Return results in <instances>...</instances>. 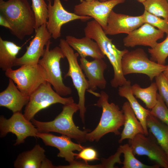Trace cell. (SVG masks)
Returning <instances> with one entry per match:
<instances>
[{"mask_svg":"<svg viewBox=\"0 0 168 168\" xmlns=\"http://www.w3.org/2000/svg\"><path fill=\"white\" fill-rule=\"evenodd\" d=\"M15 83L9 78L6 88L0 93V106L5 107L13 113L20 112L29 101L30 97L24 95Z\"/></svg>","mask_w":168,"mask_h":168,"instance_id":"d6986e66","label":"cell"},{"mask_svg":"<svg viewBox=\"0 0 168 168\" xmlns=\"http://www.w3.org/2000/svg\"><path fill=\"white\" fill-rule=\"evenodd\" d=\"M64 1H67L68 0H63Z\"/></svg>","mask_w":168,"mask_h":168,"instance_id":"7bdbcfd3","label":"cell"},{"mask_svg":"<svg viewBox=\"0 0 168 168\" xmlns=\"http://www.w3.org/2000/svg\"><path fill=\"white\" fill-rule=\"evenodd\" d=\"M144 23L156 27L166 35H168V19H162L144 10L142 14Z\"/></svg>","mask_w":168,"mask_h":168,"instance_id":"1f68e13d","label":"cell"},{"mask_svg":"<svg viewBox=\"0 0 168 168\" xmlns=\"http://www.w3.org/2000/svg\"><path fill=\"white\" fill-rule=\"evenodd\" d=\"M163 73L165 76L168 79V65H167V68L166 70L163 72Z\"/></svg>","mask_w":168,"mask_h":168,"instance_id":"f35d334b","label":"cell"},{"mask_svg":"<svg viewBox=\"0 0 168 168\" xmlns=\"http://www.w3.org/2000/svg\"><path fill=\"white\" fill-rule=\"evenodd\" d=\"M126 0H110L100 2L85 0L75 6L74 13L83 16H89L94 19L104 30L107 26L108 17L113 9L116 5L124 2Z\"/></svg>","mask_w":168,"mask_h":168,"instance_id":"7c38bea8","label":"cell"},{"mask_svg":"<svg viewBox=\"0 0 168 168\" xmlns=\"http://www.w3.org/2000/svg\"><path fill=\"white\" fill-rule=\"evenodd\" d=\"M78 110V104L74 102L63 105L62 111L52 121L42 122L33 118L30 121L39 132H56L74 139L79 143L85 142L87 141L86 134L89 130H80L73 119L74 114Z\"/></svg>","mask_w":168,"mask_h":168,"instance_id":"3957f363","label":"cell"},{"mask_svg":"<svg viewBox=\"0 0 168 168\" xmlns=\"http://www.w3.org/2000/svg\"><path fill=\"white\" fill-rule=\"evenodd\" d=\"M122 154L121 151L119 147L116 152L108 158L103 159L102 160V164L105 168H115L114 165L115 163L119 164H122L120 158V156Z\"/></svg>","mask_w":168,"mask_h":168,"instance_id":"e575fe53","label":"cell"},{"mask_svg":"<svg viewBox=\"0 0 168 168\" xmlns=\"http://www.w3.org/2000/svg\"><path fill=\"white\" fill-rule=\"evenodd\" d=\"M46 0L48 2H51V1H52V0Z\"/></svg>","mask_w":168,"mask_h":168,"instance_id":"b9f144b4","label":"cell"},{"mask_svg":"<svg viewBox=\"0 0 168 168\" xmlns=\"http://www.w3.org/2000/svg\"><path fill=\"white\" fill-rule=\"evenodd\" d=\"M121 66L124 76L143 74L147 76L151 81L167 68V65H161L149 59L145 51L140 48L126 53L122 57Z\"/></svg>","mask_w":168,"mask_h":168,"instance_id":"52a82bcc","label":"cell"},{"mask_svg":"<svg viewBox=\"0 0 168 168\" xmlns=\"http://www.w3.org/2000/svg\"><path fill=\"white\" fill-rule=\"evenodd\" d=\"M52 86L49 82H46L42 84L30 96L23 114L27 120L30 121L38 112L52 105L58 103L65 105L74 102L72 97H63Z\"/></svg>","mask_w":168,"mask_h":168,"instance_id":"9c48e42d","label":"cell"},{"mask_svg":"<svg viewBox=\"0 0 168 168\" xmlns=\"http://www.w3.org/2000/svg\"><path fill=\"white\" fill-rule=\"evenodd\" d=\"M48 20L46 24L47 29L52 37L57 39L61 35L62 26L69 22L80 19L86 21L92 18L89 16L77 15L68 12L63 7L60 0H54V4L48 2Z\"/></svg>","mask_w":168,"mask_h":168,"instance_id":"4fadbf2b","label":"cell"},{"mask_svg":"<svg viewBox=\"0 0 168 168\" xmlns=\"http://www.w3.org/2000/svg\"><path fill=\"white\" fill-rule=\"evenodd\" d=\"M129 142L134 155L147 156L160 167L168 168L167 156L150 132L147 136L138 133Z\"/></svg>","mask_w":168,"mask_h":168,"instance_id":"30bf717a","label":"cell"},{"mask_svg":"<svg viewBox=\"0 0 168 168\" xmlns=\"http://www.w3.org/2000/svg\"><path fill=\"white\" fill-rule=\"evenodd\" d=\"M131 90L135 97L142 100L148 109H152L157 101L158 90L156 82L152 83L148 87L141 88L138 84L131 86Z\"/></svg>","mask_w":168,"mask_h":168,"instance_id":"484cf974","label":"cell"},{"mask_svg":"<svg viewBox=\"0 0 168 168\" xmlns=\"http://www.w3.org/2000/svg\"><path fill=\"white\" fill-rule=\"evenodd\" d=\"M150 54V59L158 64L165 65L166 60L168 57V35L162 42L157 43L154 47L148 49Z\"/></svg>","mask_w":168,"mask_h":168,"instance_id":"f1b7e54d","label":"cell"},{"mask_svg":"<svg viewBox=\"0 0 168 168\" xmlns=\"http://www.w3.org/2000/svg\"><path fill=\"white\" fill-rule=\"evenodd\" d=\"M118 94L120 96L126 98L136 116L141 123L144 132L147 136L149 132L146 124L147 117L150 114V110L141 105L133 94L131 90V82L128 80L126 84L119 87Z\"/></svg>","mask_w":168,"mask_h":168,"instance_id":"7402d4cb","label":"cell"},{"mask_svg":"<svg viewBox=\"0 0 168 168\" xmlns=\"http://www.w3.org/2000/svg\"><path fill=\"white\" fill-rule=\"evenodd\" d=\"M5 75L13 81L24 95L29 97L42 84L49 82L45 70L38 63L23 65L16 70L8 69Z\"/></svg>","mask_w":168,"mask_h":168,"instance_id":"5b68a950","label":"cell"},{"mask_svg":"<svg viewBox=\"0 0 168 168\" xmlns=\"http://www.w3.org/2000/svg\"><path fill=\"white\" fill-rule=\"evenodd\" d=\"M35 31L34 37L27 47L25 53L21 57L17 58L15 66L37 64L40 57L43 55L44 47L50 40L51 35L48 31L46 24L42 25Z\"/></svg>","mask_w":168,"mask_h":168,"instance_id":"5bb4252c","label":"cell"},{"mask_svg":"<svg viewBox=\"0 0 168 168\" xmlns=\"http://www.w3.org/2000/svg\"><path fill=\"white\" fill-rule=\"evenodd\" d=\"M168 1V0H167Z\"/></svg>","mask_w":168,"mask_h":168,"instance_id":"ee69618b","label":"cell"},{"mask_svg":"<svg viewBox=\"0 0 168 168\" xmlns=\"http://www.w3.org/2000/svg\"><path fill=\"white\" fill-rule=\"evenodd\" d=\"M22 47L0 37V68L6 71L15 66L16 56Z\"/></svg>","mask_w":168,"mask_h":168,"instance_id":"cb8c5ba5","label":"cell"},{"mask_svg":"<svg viewBox=\"0 0 168 168\" xmlns=\"http://www.w3.org/2000/svg\"><path fill=\"white\" fill-rule=\"evenodd\" d=\"M0 25L1 26L8 28L9 30L11 27L7 21L1 15H0Z\"/></svg>","mask_w":168,"mask_h":168,"instance_id":"74e56055","label":"cell"},{"mask_svg":"<svg viewBox=\"0 0 168 168\" xmlns=\"http://www.w3.org/2000/svg\"><path fill=\"white\" fill-rule=\"evenodd\" d=\"M144 23L142 15L130 16L116 13L112 10L108 17L106 27L104 30L106 35H114L121 33L128 34Z\"/></svg>","mask_w":168,"mask_h":168,"instance_id":"2e32d148","label":"cell"},{"mask_svg":"<svg viewBox=\"0 0 168 168\" xmlns=\"http://www.w3.org/2000/svg\"><path fill=\"white\" fill-rule=\"evenodd\" d=\"M59 46L64 53L68 60L69 68L64 77H70L78 96V103L79 110V116L82 122L85 123V115L86 112L85 106V94L88 89L87 80L86 78L80 65L78 63L77 57L79 54L74 53L73 49L68 44L65 40H60Z\"/></svg>","mask_w":168,"mask_h":168,"instance_id":"8992f818","label":"cell"},{"mask_svg":"<svg viewBox=\"0 0 168 168\" xmlns=\"http://www.w3.org/2000/svg\"><path fill=\"white\" fill-rule=\"evenodd\" d=\"M31 8L35 19V30L40 26L46 24L48 20V8L44 0H31Z\"/></svg>","mask_w":168,"mask_h":168,"instance_id":"f546056e","label":"cell"},{"mask_svg":"<svg viewBox=\"0 0 168 168\" xmlns=\"http://www.w3.org/2000/svg\"><path fill=\"white\" fill-rule=\"evenodd\" d=\"M146 124L168 158V126L151 114L147 118Z\"/></svg>","mask_w":168,"mask_h":168,"instance_id":"d4e9b609","label":"cell"},{"mask_svg":"<svg viewBox=\"0 0 168 168\" xmlns=\"http://www.w3.org/2000/svg\"><path fill=\"white\" fill-rule=\"evenodd\" d=\"M51 42L49 41L46 45L44 54L38 63L41 65L47 73L49 82L54 90L62 96L71 95L72 89L64 83L60 67L61 59L65 57L59 46L49 50Z\"/></svg>","mask_w":168,"mask_h":168,"instance_id":"ba28073f","label":"cell"},{"mask_svg":"<svg viewBox=\"0 0 168 168\" xmlns=\"http://www.w3.org/2000/svg\"><path fill=\"white\" fill-rule=\"evenodd\" d=\"M84 32L85 36L94 40L97 43L111 64L114 72V77L110 81L111 86L117 88L127 83L128 80L122 73L121 62L123 56L128 50L118 49L112 43V39L107 36L101 26L94 20L87 22Z\"/></svg>","mask_w":168,"mask_h":168,"instance_id":"7a4b0ae2","label":"cell"},{"mask_svg":"<svg viewBox=\"0 0 168 168\" xmlns=\"http://www.w3.org/2000/svg\"><path fill=\"white\" fill-rule=\"evenodd\" d=\"M157 101L150 110V114L168 126V108L159 93L157 94Z\"/></svg>","mask_w":168,"mask_h":168,"instance_id":"4dcf8cb0","label":"cell"},{"mask_svg":"<svg viewBox=\"0 0 168 168\" xmlns=\"http://www.w3.org/2000/svg\"><path fill=\"white\" fill-rule=\"evenodd\" d=\"M142 4L144 10L157 16L168 19L167 0H145Z\"/></svg>","mask_w":168,"mask_h":168,"instance_id":"83f0119b","label":"cell"},{"mask_svg":"<svg viewBox=\"0 0 168 168\" xmlns=\"http://www.w3.org/2000/svg\"><path fill=\"white\" fill-rule=\"evenodd\" d=\"M56 168H104L101 164L95 165H90L83 161H77L76 160L68 165L58 166H56Z\"/></svg>","mask_w":168,"mask_h":168,"instance_id":"d590c367","label":"cell"},{"mask_svg":"<svg viewBox=\"0 0 168 168\" xmlns=\"http://www.w3.org/2000/svg\"><path fill=\"white\" fill-rule=\"evenodd\" d=\"M125 120L124 127L120 134V138L119 140L121 143L125 139L131 140L138 133L144 134L143 127L130 106L128 101L125 102L122 107Z\"/></svg>","mask_w":168,"mask_h":168,"instance_id":"44dd1931","label":"cell"},{"mask_svg":"<svg viewBox=\"0 0 168 168\" xmlns=\"http://www.w3.org/2000/svg\"><path fill=\"white\" fill-rule=\"evenodd\" d=\"M81 0V1L85 0V1H95V0Z\"/></svg>","mask_w":168,"mask_h":168,"instance_id":"60d3db41","label":"cell"},{"mask_svg":"<svg viewBox=\"0 0 168 168\" xmlns=\"http://www.w3.org/2000/svg\"><path fill=\"white\" fill-rule=\"evenodd\" d=\"M56 166L52 164L50 160L46 157L42 162L40 168H54Z\"/></svg>","mask_w":168,"mask_h":168,"instance_id":"8d00e7d4","label":"cell"},{"mask_svg":"<svg viewBox=\"0 0 168 168\" xmlns=\"http://www.w3.org/2000/svg\"><path fill=\"white\" fill-rule=\"evenodd\" d=\"M159 94L168 108V79L163 72L155 77Z\"/></svg>","mask_w":168,"mask_h":168,"instance_id":"d6a6232c","label":"cell"},{"mask_svg":"<svg viewBox=\"0 0 168 168\" xmlns=\"http://www.w3.org/2000/svg\"><path fill=\"white\" fill-rule=\"evenodd\" d=\"M45 151L39 144L31 150L20 154L14 161L16 168H40L42 162L46 157Z\"/></svg>","mask_w":168,"mask_h":168,"instance_id":"603a6c76","label":"cell"},{"mask_svg":"<svg viewBox=\"0 0 168 168\" xmlns=\"http://www.w3.org/2000/svg\"><path fill=\"white\" fill-rule=\"evenodd\" d=\"M119 148L124 156L122 168H159L160 167L157 164L152 165H147L138 160L135 157L132 149L128 144L120 145Z\"/></svg>","mask_w":168,"mask_h":168,"instance_id":"4316f807","label":"cell"},{"mask_svg":"<svg viewBox=\"0 0 168 168\" xmlns=\"http://www.w3.org/2000/svg\"><path fill=\"white\" fill-rule=\"evenodd\" d=\"M109 0H100V2H105V1H109ZM138 1L141 2V3H142L144 2L145 0H138Z\"/></svg>","mask_w":168,"mask_h":168,"instance_id":"ab89813d","label":"cell"},{"mask_svg":"<svg viewBox=\"0 0 168 168\" xmlns=\"http://www.w3.org/2000/svg\"><path fill=\"white\" fill-rule=\"evenodd\" d=\"M164 33L147 23H144L124 37L123 40L124 45L133 47L136 45H142L153 48L157 41L163 38Z\"/></svg>","mask_w":168,"mask_h":168,"instance_id":"ac0fdd59","label":"cell"},{"mask_svg":"<svg viewBox=\"0 0 168 168\" xmlns=\"http://www.w3.org/2000/svg\"><path fill=\"white\" fill-rule=\"evenodd\" d=\"M36 137L41 138L45 145L57 148L59 151L57 156L64 158L69 164L75 160V153L73 152H79L85 147L80 143L73 142L71 138L64 135L57 136L49 133L38 132Z\"/></svg>","mask_w":168,"mask_h":168,"instance_id":"9a60e30c","label":"cell"},{"mask_svg":"<svg viewBox=\"0 0 168 168\" xmlns=\"http://www.w3.org/2000/svg\"><path fill=\"white\" fill-rule=\"evenodd\" d=\"M65 40L68 44L77 52L81 58L90 56L95 59L105 57L97 43L89 37L85 36L78 38L69 35L66 36Z\"/></svg>","mask_w":168,"mask_h":168,"instance_id":"ffe728a7","label":"cell"},{"mask_svg":"<svg viewBox=\"0 0 168 168\" xmlns=\"http://www.w3.org/2000/svg\"><path fill=\"white\" fill-rule=\"evenodd\" d=\"M28 0H0V12L8 22L12 34L20 40L33 34L35 26L34 12Z\"/></svg>","mask_w":168,"mask_h":168,"instance_id":"6da1fadb","label":"cell"},{"mask_svg":"<svg viewBox=\"0 0 168 168\" xmlns=\"http://www.w3.org/2000/svg\"><path fill=\"white\" fill-rule=\"evenodd\" d=\"M76 159H80L86 163L99 160L97 151L91 147H85L78 153H75Z\"/></svg>","mask_w":168,"mask_h":168,"instance_id":"836d02e7","label":"cell"},{"mask_svg":"<svg viewBox=\"0 0 168 168\" xmlns=\"http://www.w3.org/2000/svg\"><path fill=\"white\" fill-rule=\"evenodd\" d=\"M27 120L20 112L14 113L9 119L2 115L0 117V135L5 136L9 133L16 135L14 145L24 143L29 137H36L38 129L32 123Z\"/></svg>","mask_w":168,"mask_h":168,"instance_id":"8fae6325","label":"cell"},{"mask_svg":"<svg viewBox=\"0 0 168 168\" xmlns=\"http://www.w3.org/2000/svg\"><path fill=\"white\" fill-rule=\"evenodd\" d=\"M99 99L94 105L102 109L99 122L94 129L87 133V141L98 142L104 135L109 133L115 135L120 134L119 130L124 125V115L122 110L117 105L108 102L109 96L104 91L99 94Z\"/></svg>","mask_w":168,"mask_h":168,"instance_id":"277c9868","label":"cell"},{"mask_svg":"<svg viewBox=\"0 0 168 168\" xmlns=\"http://www.w3.org/2000/svg\"><path fill=\"white\" fill-rule=\"evenodd\" d=\"M80 66L87 78L88 89L87 91L94 94L97 88H105L107 82L104 76L107 65L103 58L95 59L89 61L86 58H81Z\"/></svg>","mask_w":168,"mask_h":168,"instance_id":"e0dca14e","label":"cell"}]
</instances>
